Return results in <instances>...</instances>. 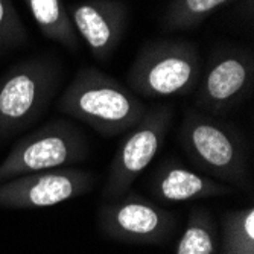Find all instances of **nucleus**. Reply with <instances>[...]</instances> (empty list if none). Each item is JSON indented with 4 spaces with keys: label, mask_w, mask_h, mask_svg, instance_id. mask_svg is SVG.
I'll use <instances>...</instances> for the list:
<instances>
[{
    "label": "nucleus",
    "mask_w": 254,
    "mask_h": 254,
    "mask_svg": "<svg viewBox=\"0 0 254 254\" xmlns=\"http://www.w3.org/2000/svg\"><path fill=\"white\" fill-rule=\"evenodd\" d=\"M95 183L96 177L93 174L76 168H61L21 175L0 183V207H52L88 193Z\"/></svg>",
    "instance_id": "1a4fd4ad"
},
{
    "label": "nucleus",
    "mask_w": 254,
    "mask_h": 254,
    "mask_svg": "<svg viewBox=\"0 0 254 254\" xmlns=\"http://www.w3.org/2000/svg\"><path fill=\"white\" fill-rule=\"evenodd\" d=\"M57 111L105 137L125 134L148 107L135 93L96 67H81L57 101Z\"/></svg>",
    "instance_id": "f257e3e1"
},
{
    "label": "nucleus",
    "mask_w": 254,
    "mask_h": 254,
    "mask_svg": "<svg viewBox=\"0 0 254 254\" xmlns=\"http://www.w3.org/2000/svg\"><path fill=\"white\" fill-rule=\"evenodd\" d=\"M60 84V65L46 57L14 64L0 78V140L25 131L49 107Z\"/></svg>",
    "instance_id": "20e7f679"
},
{
    "label": "nucleus",
    "mask_w": 254,
    "mask_h": 254,
    "mask_svg": "<svg viewBox=\"0 0 254 254\" xmlns=\"http://www.w3.org/2000/svg\"><path fill=\"white\" fill-rule=\"evenodd\" d=\"M28 41V32L11 0H0V55Z\"/></svg>",
    "instance_id": "dca6fc26"
},
{
    "label": "nucleus",
    "mask_w": 254,
    "mask_h": 254,
    "mask_svg": "<svg viewBox=\"0 0 254 254\" xmlns=\"http://www.w3.org/2000/svg\"><path fill=\"white\" fill-rule=\"evenodd\" d=\"M41 34L68 51L79 49V37L68 18L64 0H23Z\"/></svg>",
    "instance_id": "f8f14e48"
},
{
    "label": "nucleus",
    "mask_w": 254,
    "mask_h": 254,
    "mask_svg": "<svg viewBox=\"0 0 254 254\" xmlns=\"http://www.w3.org/2000/svg\"><path fill=\"white\" fill-rule=\"evenodd\" d=\"M175 254H218V230L205 207L192 209Z\"/></svg>",
    "instance_id": "ddd939ff"
},
{
    "label": "nucleus",
    "mask_w": 254,
    "mask_h": 254,
    "mask_svg": "<svg viewBox=\"0 0 254 254\" xmlns=\"http://www.w3.org/2000/svg\"><path fill=\"white\" fill-rule=\"evenodd\" d=\"M235 0H171L161 21L166 32L190 31Z\"/></svg>",
    "instance_id": "4468645a"
},
{
    "label": "nucleus",
    "mask_w": 254,
    "mask_h": 254,
    "mask_svg": "<svg viewBox=\"0 0 254 254\" xmlns=\"http://www.w3.org/2000/svg\"><path fill=\"white\" fill-rule=\"evenodd\" d=\"M201 76L198 46L188 40H157L138 51L127 75L128 88L149 99L184 96Z\"/></svg>",
    "instance_id": "7ed1b4c3"
},
{
    "label": "nucleus",
    "mask_w": 254,
    "mask_h": 254,
    "mask_svg": "<svg viewBox=\"0 0 254 254\" xmlns=\"http://www.w3.org/2000/svg\"><path fill=\"white\" fill-rule=\"evenodd\" d=\"M174 119L171 105L148 108L143 118L125 132L108 169L102 199L113 201L129 192L134 181L151 165L163 146Z\"/></svg>",
    "instance_id": "423d86ee"
},
{
    "label": "nucleus",
    "mask_w": 254,
    "mask_h": 254,
    "mask_svg": "<svg viewBox=\"0 0 254 254\" xmlns=\"http://www.w3.org/2000/svg\"><path fill=\"white\" fill-rule=\"evenodd\" d=\"M254 57L247 48H227L218 52L199 82L195 108L224 116L239 107L253 91Z\"/></svg>",
    "instance_id": "6e6552de"
},
{
    "label": "nucleus",
    "mask_w": 254,
    "mask_h": 254,
    "mask_svg": "<svg viewBox=\"0 0 254 254\" xmlns=\"http://www.w3.org/2000/svg\"><path fill=\"white\" fill-rule=\"evenodd\" d=\"M178 140L192 163L216 181L244 188L248 180V155L242 134L218 116L188 108Z\"/></svg>",
    "instance_id": "f03ea898"
},
{
    "label": "nucleus",
    "mask_w": 254,
    "mask_h": 254,
    "mask_svg": "<svg viewBox=\"0 0 254 254\" xmlns=\"http://www.w3.org/2000/svg\"><path fill=\"white\" fill-rule=\"evenodd\" d=\"M67 12L91 55L98 61L110 60L125 35L127 5L121 0H85L68 5Z\"/></svg>",
    "instance_id": "9d476101"
},
{
    "label": "nucleus",
    "mask_w": 254,
    "mask_h": 254,
    "mask_svg": "<svg viewBox=\"0 0 254 254\" xmlns=\"http://www.w3.org/2000/svg\"><path fill=\"white\" fill-rule=\"evenodd\" d=\"M177 225L172 212L137 192L105 201L98 210V227L111 241L165 245Z\"/></svg>",
    "instance_id": "0eeeda50"
},
{
    "label": "nucleus",
    "mask_w": 254,
    "mask_h": 254,
    "mask_svg": "<svg viewBox=\"0 0 254 254\" xmlns=\"http://www.w3.org/2000/svg\"><path fill=\"white\" fill-rule=\"evenodd\" d=\"M87 155L84 132L70 121L55 119L21 137L11 148L0 163V183L34 172L73 168Z\"/></svg>",
    "instance_id": "39448f33"
},
{
    "label": "nucleus",
    "mask_w": 254,
    "mask_h": 254,
    "mask_svg": "<svg viewBox=\"0 0 254 254\" xmlns=\"http://www.w3.org/2000/svg\"><path fill=\"white\" fill-rule=\"evenodd\" d=\"M149 190L161 202H188L233 192V186L192 171L175 160L163 161L152 174Z\"/></svg>",
    "instance_id": "9b49d317"
},
{
    "label": "nucleus",
    "mask_w": 254,
    "mask_h": 254,
    "mask_svg": "<svg viewBox=\"0 0 254 254\" xmlns=\"http://www.w3.org/2000/svg\"><path fill=\"white\" fill-rule=\"evenodd\" d=\"M221 254H254V207L230 210L222 218Z\"/></svg>",
    "instance_id": "2eb2a0df"
}]
</instances>
